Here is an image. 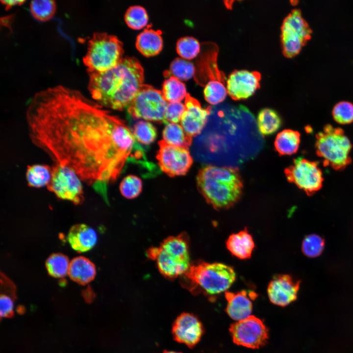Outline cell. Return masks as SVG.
Masks as SVG:
<instances>
[{"label":"cell","instance_id":"1","mask_svg":"<svg viewBox=\"0 0 353 353\" xmlns=\"http://www.w3.org/2000/svg\"><path fill=\"white\" fill-rule=\"evenodd\" d=\"M79 90L58 85L34 94L26 121L33 144L101 193L142 148L125 122Z\"/></svg>","mask_w":353,"mask_h":353},{"label":"cell","instance_id":"2","mask_svg":"<svg viewBox=\"0 0 353 353\" xmlns=\"http://www.w3.org/2000/svg\"><path fill=\"white\" fill-rule=\"evenodd\" d=\"M88 90L101 106L122 110L132 101L144 80V70L135 57L126 56L114 68L88 74Z\"/></svg>","mask_w":353,"mask_h":353},{"label":"cell","instance_id":"3","mask_svg":"<svg viewBox=\"0 0 353 353\" xmlns=\"http://www.w3.org/2000/svg\"><path fill=\"white\" fill-rule=\"evenodd\" d=\"M196 179L200 192L216 209L231 207L242 196L243 183L237 168L208 165L200 170Z\"/></svg>","mask_w":353,"mask_h":353},{"label":"cell","instance_id":"4","mask_svg":"<svg viewBox=\"0 0 353 353\" xmlns=\"http://www.w3.org/2000/svg\"><path fill=\"white\" fill-rule=\"evenodd\" d=\"M182 276L185 287L193 294L202 293L206 296L226 291L236 278L231 267L218 262H200L191 265Z\"/></svg>","mask_w":353,"mask_h":353},{"label":"cell","instance_id":"5","mask_svg":"<svg viewBox=\"0 0 353 353\" xmlns=\"http://www.w3.org/2000/svg\"><path fill=\"white\" fill-rule=\"evenodd\" d=\"M147 254L156 261L161 274L168 278L183 275L191 265L188 241L184 234L168 238L159 247L150 248Z\"/></svg>","mask_w":353,"mask_h":353},{"label":"cell","instance_id":"6","mask_svg":"<svg viewBox=\"0 0 353 353\" xmlns=\"http://www.w3.org/2000/svg\"><path fill=\"white\" fill-rule=\"evenodd\" d=\"M124 52L123 44L116 36L96 32L87 42L82 61L88 74L103 72L115 67Z\"/></svg>","mask_w":353,"mask_h":353},{"label":"cell","instance_id":"7","mask_svg":"<svg viewBox=\"0 0 353 353\" xmlns=\"http://www.w3.org/2000/svg\"><path fill=\"white\" fill-rule=\"evenodd\" d=\"M316 138V153L324 159L325 165L342 170L351 163L352 144L342 129L328 125L317 134Z\"/></svg>","mask_w":353,"mask_h":353},{"label":"cell","instance_id":"8","mask_svg":"<svg viewBox=\"0 0 353 353\" xmlns=\"http://www.w3.org/2000/svg\"><path fill=\"white\" fill-rule=\"evenodd\" d=\"M167 102L161 91L143 83L126 109L134 119L167 124L165 119Z\"/></svg>","mask_w":353,"mask_h":353},{"label":"cell","instance_id":"9","mask_svg":"<svg viewBox=\"0 0 353 353\" xmlns=\"http://www.w3.org/2000/svg\"><path fill=\"white\" fill-rule=\"evenodd\" d=\"M311 30L299 9L293 10L284 19L281 27V41L284 56L297 55L310 39Z\"/></svg>","mask_w":353,"mask_h":353},{"label":"cell","instance_id":"10","mask_svg":"<svg viewBox=\"0 0 353 353\" xmlns=\"http://www.w3.org/2000/svg\"><path fill=\"white\" fill-rule=\"evenodd\" d=\"M81 181L70 168L55 163L52 167L51 179L47 188L59 199L80 204L83 200Z\"/></svg>","mask_w":353,"mask_h":353},{"label":"cell","instance_id":"11","mask_svg":"<svg viewBox=\"0 0 353 353\" xmlns=\"http://www.w3.org/2000/svg\"><path fill=\"white\" fill-rule=\"evenodd\" d=\"M284 172L289 182L296 184L309 195L322 186L323 175L318 162L298 157L285 169Z\"/></svg>","mask_w":353,"mask_h":353},{"label":"cell","instance_id":"12","mask_svg":"<svg viewBox=\"0 0 353 353\" xmlns=\"http://www.w3.org/2000/svg\"><path fill=\"white\" fill-rule=\"evenodd\" d=\"M229 331L234 343L249 348L258 349L265 345L268 339L267 328L254 316L232 324Z\"/></svg>","mask_w":353,"mask_h":353},{"label":"cell","instance_id":"13","mask_svg":"<svg viewBox=\"0 0 353 353\" xmlns=\"http://www.w3.org/2000/svg\"><path fill=\"white\" fill-rule=\"evenodd\" d=\"M156 158L161 170L170 176L185 175L193 163L188 149L158 142Z\"/></svg>","mask_w":353,"mask_h":353},{"label":"cell","instance_id":"14","mask_svg":"<svg viewBox=\"0 0 353 353\" xmlns=\"http://www.w3.org/2000/svg\"><path fill=\"white\" fill-rule=\"evenodd\" d=\"M260 79L261 75L257 71L235 70L228 76L227 93L234 100L248 99L259 89Z\"/></svg>","mask_w":353,"mask_h":353},{"label":"cell","instance_id":"15","mask_svg":"<svg viewBox=\"0 0 353 353\" xmlns=\"http://www.w3.org/2000/svg\"><path fill=\"white\" fill-rule=\"evenodd\" d=\"M185 110L180 120L181 126L186 133L195 136L201 133L210 113V108H204L199 101L187 93L185 98Z\"/></svg>","mask_w":353,"mask_h":353},{"label":"cell","instance_id":"16","mask_svg":"<svg viewBox=\"0 0 353 353\" xmlns=\"http://www.w3.org/2000/svg\"><path fill=\"white\" fill-rule=\"evenodd\" d=\"M299 283L288 275L274 276L267 288L270 301L278 306L288 305L297 299Z\"/></svg>","mask_w":353,"mask_h":353},{"label":"cell","instance_id":"17","mask_svg":"<svg viewBox=\"0 0 353 353\" xmlns=\"http://www.w3.org/2000/svg\"><path fill=\"white\" fill-rule=\"evenodd\" d=\"M172 331L176 341L192 348L200 341L203 333V328L195 316L185 313L176 319Z\"/></svg>","mask_w":353,"mask_h":353},{"label":"cell","instance_id":"18","mask_svg":"<svg viewBox=\"0 0 353 353\" xmlns=\"http://www.w3.org/2000/svg\"><path fill=\"white\" fill-rule=\"evenodd\" d=\"M227 313L232 319L239 321L250 316L252 312L253 300L257 296L254 292L242 290L237 292L226 291Z\"/></svg>","mask_w":353,"mask_h":353},{"label":"cell","instance_id":"19","mask_svg":"<svg viewBox=\"0 0 353 353\" xmlns=\"http://www.w3.org/2000/svg\"><path fill=\"white\" fill-rule=\"evenodd\" d=\"M67 240L71 247L79 252H86L96 244L97 234L92 227L84 224H76L70 229Z\"/></svg>","mask_w":353,"mask_h":353},{"label":"cell","instance_id":"20","mask_svg":"<svg viewBox=\"0 0 353 353\" xmlns=\"http://www.w3.org/2000/svg\"><path fill=\"white\" fill-rule=\"evenodd\" d=\"M162 32L148 25L137 36L135 45L138 51L146 57L158 54L163 48Z\"/></svg>","mask_w":353,"mask_h":353},{"label":"cell","instance_id":"21","mask_svg":"<svg viewBox=\"0 0 353 353\" xmlns=\"http://www.w3.org/2000/svg\"><path fill=\"white\" fill-rule=\"evenodd\" d=\"M226 244L231 254L241 259L251 258L255 247L252 237L247 228L231 234Z\"/></svg>","mask_w":353,"mask_h":353},{"label":"cell","instance_id":"22","mask_svg":"<svg viewBox=\"0 0 353 353\" xmlns=\"http://www.w3.org/2000/svg\"><path fill=\"white\" fill-rule=\"evenodd\" d=\"M96 275V267L88 258L77 256L71 261L68 275L73 281L86 284L94 279Z\"/></svg>","mask_w":353,"mask_h":353},{"label":"cell","instance_id":"23","mask_svg":"<svg viewBox=\"0 0 353 353\" xmlns=\"http://www.w3.org/2000/svg\"><path fill=\"white\" fill-rule=\"evenodd\" d=\"M300 143V134L292 129H284L279 132L275 140V147L280 155H291L296 153Z\"/></svg>","mask_w":353,"mask_h":353},{"label":"cell","instance_id":"24","mask_svg":"<svg viewBox=\"0 0 353 353\" xmlns=\"http://www.w3.org/2000/svg\"><path fill=\"white\" fill-rule=\"evenodd\" d=\"M162 136L163 141L168 144L187 149L192 142V137L186 133L181 126L176 123L166 124Z\"/></svg>","mask_w":353,"mask_h":353},{"label":"cell","instance_id":"25","mask_svg":"<svg viewBox=\"0 0 353 353\" xmlns=\"http://www.w3.org/2000/svg\"><path fill=\"white\" fill-rule=\"evenodd\" d=\"M26 179L29 186L41 188L48 186L52 176V168L48 165L34 164L27 166Z\"/></svg>","mask_w":353,"mask_h":353},{"label":"cell","instance_id":"26","mask_svg":"<svg viewBox=\"0 0 353 353\" xmlns=\"http://www.w3.org/2000/svg\"><path fill=\"white\" fill-rule=\"evenodd\" d=\"M257 124L261 134L269 135L275 133L280 127L281 120L275 110L265 108L259 112Z\"/></svg>","mask_w":353,"mask_h":353},{"label":"cell","instance_id":"27","mask_svg":"<svg viewBox=\"0 0 353 353\" xmlns=\"http://www.w3.org/2000/svg\"><path fill=\"white\" fill-rule=\"evenodd\" d=\"M161 92L165 100L169 102H180L187 94L185 84L172 76L164 81Z\"/></svg>","mask_w":353,"mask_h":353},{"label":"cell","instance_id":"28","mask_svg":"<svg viewBox=\"0 0 353 353\" xmlns=\"http://www.w3.org/2000/svg\"><path fill=\"white\" fill-rule=\"evenodd\" d=\"M70 262L65 254L55 253L47 258L46 267L50 276L55 278H62L68 275Z\"/></svg>","mask_w":353,"mask_h":353},{"label":"cell","instance_id":"29","mask_svg":"<svg viewBox=\"0 0 353 353\" xmlns=\"http://www.w3.org/2000/svg\"><path fill=\"white\" fill-rule=\"evenodd\" d=\"M29 8L32 16L37 20L45 22L54 16L56 3L53 0H38L31 1Z\"/></svg>","mask_w":353,"mask_h":353},{"label":"cell","instance_id":"30","mask_svg":"<svg viewBox=\"0 0 353 353\" xmlns=\"http://www.w3.org/2000/svg\"><path fill=\"white\" fill-rule=\"evenodd\" d=\"M195 71V67L191 62L181 57H177L171 63L167 74H170V76L181 81L187 80L194 76Z\"/></svg>","mask_w":353,"mask_h":353},{"label":"cell","instance_id":"31","mask_svg":"<svg viewBox=\"0 0 353 353\" xmlns=\"http://www.w3.org/2000/svg\"><path fill=\"white\" fill-rule=\"evenodd\" d=\"M126 25L134 29H140L148 24L149 17L146 10L142 6L132 5L126 10L125 14Z\"/></svg>","mask_w":353,"mask_h":353},{"label":"cell","instance_id":"32","mask_svg":"<svg viewBox=\"0 0 353 353\" xmlns=\"http://www.w3.org/2000/svg\"><path fill=\"white\" fill-rule=\"evenodd\" d=\"M205 100L212 105L223 101L227 94L225 82L219 80L208 81L203 90Z\"/></svg>","mask_w":353,"mask_h":353},{"label":"cell","instance_id":"33","mask_svg":"<svg viewBox=\"0 0 353 353\" xmlns=\"http://www.w3.org/2000/svg\"><path fill=\"white\" fill-rule=\"evenodd\" d=\"M200 44L195 38L184 36L179 38L176 44L177 53L180 57L190 60L196 57L200 51Z\"/></svg>","mask_w":353,"mask_h":353},{"label":"cell","instance_id":"34","mask_svg":"<svg viewBox=\"0 0 353 353\" xmlns=\"http://www.w3.org/2000/svg\"><path fill=\"white\" fill-rule=\"evenodd\" d=\"M136 140L143 145H149L156 139L157 131L155 127L150 122L139 121L136 123L132 130Z\"/></svg>","mask_w":353,"mask_h":353},{"label":"cell","instance_id":"35","mask_svg":"<svg viewBox=\"0 0 353 353\" xmlns=\"http://www.w3.org/2000/svg\"><path fill=\"white\" fill-rule=\"evenodd\" d=\"M142 189L141 179L134 175L125 177L120 185V190L122 195L129 199L137 197L141 192Z\"/></svg>","mask_w":353,"mask_h":353},{"label":"cell","instance_id":"36","mask_svg":"<svg viewBox=\"0 0 353 353\" xmlns=\"http://www.w3.org/2000/svg\"><path fill=\"white\" fill-rule=\"evenodd\" d=\"M324 241L320 236L310 234L306 236L302 242V251L308 257H315L319 256L324 248Z\"/></svg>","mask_w":353,"mask_h":353},{"label":"cell","instance_id":"37","mask_svg":"<svg viewBox=\"0 0 353 353\" xmlns=\"http://www.w3.org/2000/svg\"><path fill=\"white\" fill-rule=\"evenodd\" d=\"M334 120L342 125L349 124L353 122V104L343 101L337 103L332 110Z\"/></svg>","mask_w":353,"mask_h":353},{"label":"cell","instance_id":"38","mask_svg":"<svg viewBox=\"0 0 353 353\" xmlns=\"http://www.w3.org/2000/svg\"><path fill=\"white\" fill-rule=\"evenodd\" d=\"M185 110V105L180 102L168 103L165 112L166 121L167 123L177 124L180 122Z\"/></svg>","mask_w":353,"mask_h":353},{"label":"cell","instance_id":"39","mask_svg":"<svg viewBox=\"0 0 353 353\" xmlns=\"http://www.w3.org/2000/svg\"><path fill=\"white\" fill-rule=\"evenodd\" d=\"M14 309V301L11 297L1 294L0 297V315L1 318L10 316Z\"/></svg>","mask_w":353,"mask_h":353},{"label":"cell","instance_id":"40","mask_svg":"<svg viewBox=\"0 0 353 353\" xmlns=\"http://www.w3.org/2000/svg\"><path fill=\"white\" fill-rule=\"evenodd\" d=\"M25 1L21 0H1V3L4 6L6 10H8L13 6L20 5L23 4Z\"/></svg>","mask_w":353,"mask_h":353},{"label":"cell","instance_id":"41","mask_svg":"<svg viewBox=\"0 0 353 353\" xmlns=\"http://www.w3.org/2000/svg\"><path fill=\"white\" fill-rule=\"evenodd\" d=\"M163 353H178V352H174V351H165Z\"/></svg>","mask_w":353,"mask_h":353}]
</instances>
